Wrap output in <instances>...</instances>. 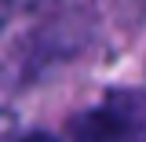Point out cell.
<instances>
[{
	"label": "cell",
	"mask_w": 146,
	"mask_h": 142,
	"mask_svg": "<svg viewBox=\"0 0 146 142\" xmlns=\"http://www.w3.org/2000/svg\"><path fill=\"white\" fill-rule=\"evenodd\" d=\"M73 142H146V91L117 88L73 120Z\"/></svg>",
	"instance_id": "obj_1"
},
{
	"label": "cell",
	"mask_w": 146,
	"mask_h": 142,
	"mask_svg": "<svg viewBox=\"0 0 146 142\" xmlns=\"http://www.w3.org/2000/svg\"><path fill=\"white\" fill-rule=\"evenodd\" d=\"M22 142H58L55 135H44V131H33V135H26Z\"/></svg>",
	"instance_id": "obj_2"
},
{
	"label": "cell",
	"mask_w": 146,
	"mask_h": 142,
	"mask_svg": "<svg viewBox=\"0 0 146 142\" xmlns=\"http://www.w3.org/2000/svg\"><path fill=\"white\" fill-rule=\"evenodd\" d=\"M0 26H4V7H0Z\"/></svg>",
	"instance_id": "obj_3"
}]
</instances>
